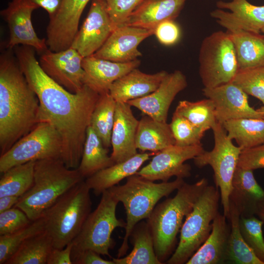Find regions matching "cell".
Masks as SVG:
<instances>
[{
    "instance_id": "29",
    "label": "cell",
    "mask_w": 264,
    "mask_h": 264,
    "mask_svg": "<svg viewBox=\"0 0 264 264\" xmlns=\"http://www.w3.org/2000/svg\"><path fill=\"white\" fill-rule=\"evenodd\" d=\"M228 32L235 49L239 70L264 65V35L243 30Z\"/></svg>"
},
{
    "instance_id": "48",
    "label": "cell",
    "mask_w": 264,
    "mask_h": 264,
    "mask_svg": "<svg viewBox=\"0 0 264 264\" xmlns=\"http://www.w3.org/2000/svg\"><path fill=\"white\" fill-rule=\"evenodd\" d=\"M39 7H41L48 13L49 19L53 18L59 11L63 0H31Z\"/></svg>"
},
{
    "instance_id": "49",
    "label": "cell",
    "mask_w": 264,
    "mask_h": 264,
    "mask_svg": "<svg viewBox=\"0 0 264 264\" xmlns=\"http://www.w3.org/2000/svg\"><path fill=\"white\" fill-rule=\"evenodd\" d=\"M20 197L6 196L0 198V213L14 207Z\"/></svg>"
},
{
    "instance_id": "51",
    "label": "cell",
    "mask_w": 264,
    "mask_h": 264,
    "mask_svg": "<svg viewBox=\"0 0 264 264\" xmlns=\"http://www.w3.org/2000/svg\"><path fill=\"white\" fill-rule=\"evenodd\" d=\"M257 110L259 113H260L261 114H263L264 116V104L263 105V106L257 109Z\"/></svg>"
},
{
    "instance_id": "35",
    "label": "cell",
    "mask_w": 264,
    "mask_h": 264,
    "mask_svg": "<svg viewBox=\"0 0 264 264\" xmlns=\"http://www.w3.org/2000/svg\"><path fill=\"white\" fill-rule=\"evenodd\" d=\"M36 161L16 165L2 174L0 198L6 196L21 197L32 186Z\"/></svg>"
},
{
    "instance_id": "38",
    "label": "cell",
    "mask_w": 264,
    "mask_h": 264,
    "mask_svg": "<svg viewBox=\"0 0 264 264\" xmlns=\"http://www.w3.org/2000/svg\"><path fill=\"white\" fill-rule=\"evenodd\" d=\"M44 230V219L41 217L13 233L0 235V264H5L26 240Z\"/></svg>"
},
{
    "instance_id": "37",
    "label": "cell",
    "mask_w": 264,
    "mask_h": 264,
    "mask_svg": "<svg viewBox=\"0 0 264 264\" xmlns=\"http://www.w3.org/2000/svg\"><path fill=\"white\" fill-rule=\"evenodd\" d=\"M174 113L184 117L204 132L212 129L218 122L213 103L209 98L195 102L180 101Z\"/></svg>"
},
{
    "instance_id": "28",
    "label": "cell",
    "mask_w": 264,
    "mask_h": 264,
    "mask_svg": "<svg viewBox=\"0 0 264 264\" xmlns=\"http://www.w3.org/2000/svg\"><path fill=\"white\" fill-rule=\"evenodd\" d=\"M175 139L167 121H160L145 115L139 120L135 136L136 148L143 152H158L175 145Z\"/></svg>"
},
{
    "instance_id": "12",
    "label": "cell",
    "mask_w": 264,
    "mask_h": 264,
    "mask_svg": "<svg viewBox=\"0 0 264 264\" xmlns=\"http://www.w3.org/2000/svg\"><path fill=\"white\" fill-rule=\"evenodd\" d=\"M204 151L202 144L186 147L171 145L158 152L136 174L153 181L167 182L174 176L183 179L188 177L191 175V167L184 162Z\"/></svg>"
},
{
    "instance_id": "14",
    "label": "cell",
    "mask_w": 264,
    "mask_h": 264,
    "mask_svg": "<svg viewBox=\"0 0 264 264\" xmlns=\"http://www.w3.org/2000/svg\"><path fill=\"white\" fill-rule=\"evenodd\" d=\"M83 58L71 47L59 52L48 49L41 54L39 63L43 71L56 83L69 92L77 93L85 86Z\"/></svg>"
},
{
    "instance_id": "44",
    "label": "cell",
    "mask_w": 264,
    "mask_h": 264,
    "mask_svg": "<svg viewBox=\"0 0 264 264\" xmlns=\"http://www.w3.org/2000/svg\"><path fill=\"white\" fill-rule=\"evenodd\" d=\"M238 166L252 170L264 168V143L242 150Z\"/></svg>"
},
{
    "instance_id": "40",
    "label": "cell",
    "mask_w": 264,
    "mask_h": 264,
    "mask_svg": "<svg viewBox=\"0 0 264 264\" xmlns=\"http://www.w3.org/2000/svg\"><path fill=\"white\" fill-rule=\"evenodd\" d=\"M262 220L254 216L240 217V228L242 235L248 246L258 258L264 262V239Z\"/></svg>"
},
{
    "instance_id": "27",
    "label": "cell",
    "mask_w": 264,
    "mask_h": 264,
    "mask_svg": "<svg viewBox=\"0 0 264 264\" xmlns=\"http://www.w3.org/2000/svg\"><path fill=\"white\" fill-rule=\"evenodd\" d=\"M152 154L137 153L121 162L115 163L86 178L85 182L96 196L116 185L125 178L135 174L141 166L148 160Z\"/></svg>"
},
{
    "instance_id": "41",
    "label": "cell",
    "mask_w": 264,
    "mask_h": 264,
    "mask_svg": "<svg viewBox=\"0 0 264 264\" xmlns=\"http://www.w3.org/2000/svg\"><path fill=\"white\" fill-rule=\"evenodd\" d=\"M232 82L264 104V65L239 70Z\"/></svg>"
},
{
    "instance_id": "10",
    "label": "cell",
    "mask_w": 264,
    "mask_h": 264,
    "mask_svg": "<svg viewBox=\"0 0 264 264\" xmlns=\"http://www.w3.org/2000/svg\"><path fill=\"white\" fill-rule=\"evenodd\" d=\"M212 130L214 138L213 149L204 150L194 157V163L198 168L206 165L212 167L216 186L220 189L223 214L227 218L232 179L242 150L234 145L221 124L217 122Z\"/></svg>"
},
{
    "instance_id": "36",
    "label": "cell",
    "mask_w": 264,
    "mask_h": 264,
    "mask_svg": "<svg viewBox=\"0 0 264 264\" xmlns=\"http://www.w3.org/2000/svg\"><path fill=\"white\" fill-rule=\"evenodd\" d=\"M116 103L109 92L100 94L91 117L90 126L107 148L111 146Z\"/></svg>"
},
{
    "instance_id": "5",
    "label": "cell",
    "mask_w": 264,
    "mask_h": 264,
    "mask_svg": "<svg viewBox=\"0 0 264 264\" xmlns=\"http://www.w3.org/2000/svg\"><path fill=\"white\" fill-rule=\"evenodd\" d=\"M184 182L183 178L176 177L172 181L156 183L135 174L128 177L124 185H115L107 190L123 203L126 213L125 235L117 258L126 254L129 237L134 226L148 218L161 198L177 190Z\"/></svg>"
},
{
    "instance_id": "6",
    "label": "cell",
    "mask_w": 264,
    "mask_h": 264,
    "mask_svg": "<svg viewBox=\"0 0 264 264\" xmlns=\"http://www.w3.org/2000/svg\"><path fill=\"white\" fill-rule=\"evenodd\" d=\"M90 189L84 180L73 186L43 213L45 230L54 247L62 249L80 232L91 212Z\"/></svg>"
},
{
    "instance_id": "23",
    "label": "cell",
    "mask_w": 264,
    "mask_h": 264,
    "mask_svg": "<svg viewBox=\"0 0 264 264\" xmlns=\"http://www.w3.org/2000/svg\"><path fill=\"white\" fill-rule=\"evenodd\" d=\"M253 171L237 166L232 179L229 203L235 206L241 217L256 215L264 198V190L257 182Z\"/></svg>"
},
{
    "instance_id": "24",
    "label": "cell",
    "mask_w": 264,
    "mask_h": 264,
    "mask_svg": "<svg viewBox=\"0 0 264 264\" xmlns=\"http://www.w3.org/2000/svg\"><path fill=\"white\" fill-rule=\"evenodd\" d=\"M167 73L162 70L147 74L134 68L114 82L109 93L116 102L127 103L154 92Z\"/></svg>"
},
{
    "instance_id": "50",
    "label": "cell",
    "mask_w": 264,
    "mask_h": 264,
    "mask_svg": "<svg viewBox=\"0 0 264 264\" xmlns=\"http://www.w3.org/2000/svg\"><path fill=\"white\" fill-rule=\"evenodd\" d=\"M256 215L264 221V198L259 203Z\"/></svg>"
},
{
    "instance_id": "46",
    "label": "cell",
    "mask_w": 264,
    "mask_h": 264,
    "mask_svg": "<svg viewBox=\"0 0 264 264\" xmlns=\"http://www.w3.org/2000/svg\"><path fill=\"white\" fill-rule=\"evenodd\" d=\"M73 264H114L112 260L103 259L100 254L91 250H85L71 255Z\"/></svg>"
},
{
    "instance_id": "26",
    "label": "cell",
    "mask_w": 264,
    "mask_h": 264,
    "mask_svg": "<svg viewBox=\"0 0 264 264\" xmlns=\"http://www.w3.org/2000/svg\"><path fill=\"white\" fill-rule=\"evenodd\" d=\"M226 217L220 212L212 223L211 232L186 264H220L226 262L230 226Z\"/></svg>"
},
{
    "instance_id": "47",
    "label": "cell",
    "mask_w": 264,
    "mask_h": 264,
    "mask_svg": "<svg viewBox=\"0 0 264 264\" xmlns=\"http://www.w3.org/2000/svg\"><path fill=\"white\" fill-rule=\"evenodd\" d=\"M72 248V242L62 249L53 247L49 254L46 264H73L71 258Z\"/></svg>"
},
{
    "instance_id": "9",
    "label": "cell",
    "mask_w": 264,
    "mask_h": 264,
    "mask_svg": "<svg viewBox=\"0 0 264 264\" xmlns=\"http://www.w3.org/2000/svg\"><path fill=\"white\" fill-rule=\"evenodd\" d=\"M198 61L204 88H213L232 82L239 67L229 33L218 31L206 37L200 45Z\"/></svg>"
},
{
    "instance_id": "31",
    "label": "cell",
    "mask_w": 264,
    "mask_h": 264,
    "mask_svg": "<svg viewBox=\"0 0 264 264\" xmlns=\"http://www.w3.org/2000/svg\"><path fill=\"white\" fill-rule=\"evenodd\" d=\"M108 149L89 126L87 131L82 155L77 168L84 179L115 163L108 154Z\"/></svg>"
},
{
    "instance_id": "34",
    "label": "cell",
    "mask_w": 264,
    "mask_h": 264,
    "mask_svg": "<svg viewBox=\"0 0 264 264\" xmlns=\"http://www.w3.org/2000/svg\"><path fill=\"white\" fill-rule=\"evenodd\" d=\"M53 247L52 238L44 230L26 240L5 264H46Z\"/></svg>"
},
{
    "instance_id": "13",
    "label": "cell",
    "mask_w": 264,
    "mask_h": 264,
    "mask_svg": "<svg viewBox=\"0 0 264 264\" xmlns=\"http://www.w3.org/2000/svg\"><path fill=\"white\" fill-rule=\"evenodd\" d=\"M39 8L31 0H12L6 8L0 11L9 30L8 49L22 44L33 47L41 54L48 49L46 40L38 37L31 22L32 12Z\"/></svg>"
},
{
    "instance_id": "30",
    "label": "cell",
    "mask_w": 264,
    "mask_h": 264,
    "mask_svg": "<svg viewBox=\"0 0 264 264\" xmlns=\"http://www.w3.org/2000/svg\"><path fill=\"white\" fill-rule=\"evenodd\" d=\"M130 238L132 250L124 257L112 258L114 264H162L155 254L153 237L147 221L138 222Z\"/></svg>"
},
{
    "instance_id": "20",
    "label": "cell",
    "mask_w": 264,
    "mask_h": 264,
    "mask_svg": "<svg viewBox=\"0 0 264 264\" xmlns=\"http://www.w3.org/2000/svg\"><path fill=\"white\" fill-rule=\"evenodd\" d=\"M154 34V30L123 25L115 28L93 56L114 62L127 63L141 56L138 46Z\"/></svg>"
},
{
    "instance_id": "2",
    "label": "cell",
    "mask_w": 264,
    "mask_h": 264,
    "mask_svg": "<svg viewBox=\"0 0 264 264\" xmlns=\"http://www.w3.org/2000/svg\"><path fill=\"white\" fill-rule=\"evenodd\" d=\"M11 50L0 57V155L39 123L38 96Z\"/></svg>"
},
{
    "instance_id": "21",
    "label": "cell",
    "mask_w": 264,
    "mask_h": 264,
    "mask_svg": "<svg viewBox=\"0 0 264 264\" xmlns=\"http://www.w3.org/2000/svg\"><path fill=\"white\" fill-rule=\"evenodd\" d=\"M131 107L126 102L116 103L110 155L115 163L124 161L137 154L135 136L139 120L134 116Z\"/></svg>"
},
{
    "instance_id": "22",
    "label": "cell",
    "mask_w": 264,
    "mask_h": 264,
    "mask_svg": "<svg viewBox=\"0 0 264 264\" xmlns=\"http://www.w3.org/2000/svg\"><path fill=\"white\" fill-rule=\"evenodd\" d=\"M140 64L138 59L130 62L118 63L92 55L84 57L82 66L85 72V85L99 94L109 92L114 82L137 68Z\"/></svg>"
},
{
    "instance_id": "39",
    "label": "cell",
    "mask_w": 264,
    "mask_h": 264,
    "mask_svg": "<svg viewBox=\"0 0 264 264\" xmlns=\"http://www.w3.org/2000/svg\"><path fill=\"white\" fill-rule=\"evenodd\" d=\"M170 125L175 145L186 147L201 144L200 141L205 132L184 117L173 113Z\"/></svg>"
},
{
    "instance_id": "16",
    "label": "cell",
    "mask_w": 264,
    "mask_h": 264,
    "mask_svg": "<svg viewBox=\"0 0 264 264\" xmlns=\"http://www.w3.org/2000/svg\"><path fill=\"white\" fill-rule=\"evenodd\" d=\"M202 93L213 102L217 121L221 124L242 118H264L250 106L248 94L233 82L213 88H204Z\"/></svg>"
},
{
    "instance_id": "33",
    "label": "cell",
    "mask_w": 264,
    "mask_h": 264,
    "mask_svg": "<svg viewBox=\"0 0 264 264\" xmlns=\"http://www.w3.org/2000/svg\"><path fill=\"white\" fill-rule=\"evenodd\" d=\"M240 217L237 209L230 203L227 218L230 223V234L226 262L236 264H264L244 241L240 228Z\"/></svg>"
},
{
    "instance_id": "11",
    "label": "cell",
    "mask_w": 264,
    "mask_h": 264,
    "mask_svg": "<svg viewBox=\"0 0 264 264\" xmlns=\"http://www.w3.org/2000/svg\"><path fill=\"white\" fill-rule=\"evenodd\" d=\"M62 142L50 124L40 122L0 157V173L31 161L60 158Z\"/></svg>"
},
{
    "instance_id": "1",
    "label": "cell",
    "mask_w": 264,
    "mask_h": 264,
    "mask_svg": "<svg viewBox=\"0 0 264 264\" xmlns=\"http://www.w3.org/2000/svg\"><path fill=\"white\" fill-rule=\"evenodd\" d=\"M14 48L20 67L39 101V122L55 128L62 142L61 159L68 168L77 169L100 94L86 85L77 93L69 92L43 71L34 48L22 45Z\"/></svg>"
},
{
    "instance_id": "42",
    "label": "cell",
    "mask_w": 264,
    "mask_h": 264,
    "mask_svg": "<svg viewBox=\"0 0 264 264\" xmlns=\"http://www.w3.org/2000/svg\"><path fill=\"white\" fill-rule=\"evenodd\" d=\"M114 29L125 25L129 17L143 0H105Z\"/></svg>"
},
{
    "instance_id": "3",
    "label": "cell",
    "mask_w": 264,
    "mask_h": 264,
    "mask_svg": "<svg viewBox=\"0 0 264 264\" xmlns=\"http://www.w3.org/2000/svg\"><path fill=\"white\" fill-rule=\"evenodd\" d=\"M208 185L205 178L193 184L185 182L176 190L174 197L155 206L147 219L153 237L155 254L162 264H165L175 251L177 235L183 220Z\"/></svg>"
},
{
    "instance_id": "45",
    "label": "cell",
    "mask_w": 264,
    "mask_h": 264,
    "mask_svg": "<svg viewBox=\"0 0 264 264\" xmlns=\"http://www.w3.org/2000/svg\"><path fill=\"white\" fill-rule=\"evenodd\" d=\"M154 34L161 44L172 45L179 41L181 32L179 26L174 20H168L156 26Z\"/></svg>"
},
{
    "instance_id": "4",
    "label": "cell",
    "mask_w": 264,
    "mask_h": 264,
    "mask_svg": "<svg viewBox=\"0 0 264 264\" xmlns=\"http://www.w3.org/2000/svg\"><path fill=\"white\" fill-rule=\"evenodd\" d=\"M84 179L77 169H69L60 158L37 160L32 186L14 207L22 210L31 220L41 218L62 195Z\"/></svg>"
},
{
    "instance_id": "32",
    "label": "cell",
    "mask_w": 264,
    "mask_h": 264,
    "mask_svg": "<svg viewBox=\"0 0 264 264\" xmlns=\"http://www.w3.org/2000/svg\"><path fill=\"white\" fill-rule=\"evenodd\" d=\"M221 125L228 137L234 139L242 150L264 143V118L235 119Z\"/></svg>"
},
{
    "instance_id": "15",
    "label": "cell",
    "mask_w": 264,
    "mask_h": 264,
    "mask_svg": "<svg viewBox=\"0 0 264 264\" xmlns=\"http://www.w3.org/2000/svg\"><path fill=\"white\" fill-rule=\"evenodd\" d=\"M105 0H92L80 29L71 45L83 57L91 56L104 44L114 30Z\"/></svg>"
},
{
    "instance_id": "52",
    "label": "cell",
    "mask_w": 264,
    "mask_h": 264,
    "mask_svg": "<svg viewBox=\"0 0 264 264\" xmlns=\"http://www.w3.org/2000/svg\"><path fill=\"white\" fill-rule=\"evenodd\" d=\"M261 32L263 33V35H264V27L262 29Z\"/></svg>"
},
{
    "instance_id": "19",
    "label": "cell",
    "mask_w": 264,
    "mask_h": 264,
    "mask_svg": "<svg viewBox=\"0 0 264 264\" xmlns=\"http://www.w3.org/2000/svg\"><path fill=\"white\" fill-rule=\"evenodd\" d=\"M188 83L185 75L180 70L168 73L154 92L128 103L145 115L160 121H167L168 111L173 100Z\"/></svg>"
},
{
    "instance_id": "7",
    "label": "cell",
    "mask_w": 264,
    "mask_h": 264,
    "mask_svg": "<svg viewBox=\"0 0 264 264\" xmlns=\"http://www.w3.org/2000/svg\"><path fill=\"white\" fill-rule=\"evenodd\" d=\"M219 188L208 185L187 216L180 231L178 244L165 264H184L198 249L209 236L213 220L219 213Z\"/></svg>"
},
{
    "instance_id": "25",
    "label": "cell",
    "mask_w": 264,
    "mask_h": 264,
    "mask_svg": "<svg viewBox=\"0 0 264 264\" xmlns=\"http://www.w3.org/2000/svg\"><path fill=\"white\" fill-rule=\"evenodd\" d=\"M186 0H143L125 25L154 30L163 22L175 20Z\"/></svg>"
},
{
    "instance_id": "43",
    "label": "cell",
    "mask_w": 264,
    "mask_h": 264,
    "mask_svg": "<svg viewBox=\"0 0 264 264\" xmlns=\"http://www.w3.org/2000/svg\"><path fill=\"white\" fill-rule=\"evenodd\" d=\"M32 221L22 210L14 206L0 213V235L13 233Z\"/></svg>"
},
{
    "instance_id": "17",
    "label": "cell",
    "mask_w": 264,
    "mask_h": 264,
    "mask_svg": "<svg viewBox=\"0 0 264 264\" xmlns=\"http://www.w3.org/2000/svg\"><path fill=\"white\" fill-rule=\"evenodd\" d=\"M216 5L219 9L210 15L228 32L243 30L260 34L264 27V5H254L247 0H220Z\"/></svg>"
},
{
    "instance_id": "8",
    "label": "cell",
    "mask_w": 264,
    "mask_h": 264,
    "mask_svg": "<svg viewBox=\"0 0 264 264\" xmlns=\"http://www.w3.org/2000/svg\"><path fill=\"white\" fill-rule=\"evenodd\" d=\"M101 195L97 208L89 214L80 232L72 242L71 255L89 249L110 257L109 250L115 245L111 238L112 232L117 227L125 228L126 222L116 216L118 201L108 190Z\"/></svg>"
},
{
    "instance_id": "18",
    "label": "cell",
    "mask_w": 264,
    "mask_h": 264,
    "mask_svg": "<svg viewBox=\"0 0 264 264\" xmlns=\"http://www.w3.org/2000/svg\"><path fill=\"white\" fill-rule=\"evenodd\" d=\"M90 0H63L57 13L49 19L46 33L48 49L59 52L69 48L78 31L82 12Z\"/></svg>"
}]
</instances>
